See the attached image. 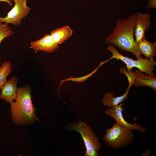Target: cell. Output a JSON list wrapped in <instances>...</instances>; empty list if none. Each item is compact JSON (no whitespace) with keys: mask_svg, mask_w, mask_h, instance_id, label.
<instances>
[{"mask_svg":"<svg viewBox=\"0 0 156 156\" xmlns=\"http://www.w3.org/2000/svg\"><path fill=\"white\" fill-rule=\"evenodd\" d=\"M137 13L124 19H118L112 32L106 39L107 44H112L121 51L133 53L137 58L142 56L134 33Z\"/></svg>","mask_w":156,"mask_h":156,"instance_id":"6da1fadb","label":"cell"},{"mask_svg":"<svg viewBox=\"0 0 156 156\" xmlns=\"http://www.w3.org/2000/svg\"><path fill=\"white\" fill-rule=\"evenodd\" d=\"M15 102L10 103L12 121L17 125H31L37 120L36 108L33 104L31 89L27 86L19 87L16 92Z\"/></svg>","mask_w":156,"mask_h":156,"instance_id":"7a4b0ae2","label":"cell"},{"mask_svg":"<svg viewBox=\"0 0 156 156\" xmlns=\"http://www.w3.org/2000/svg\"><path fill=\"white\" fill-rule=\"evenodd\" d=\"M64 128L70 131L79 132L83 140L86 151L85 156H99L98 151L100 150L99 139L93 131L92 127L81 120L65 126Z\"/></svg>","mask_w":156,"mask_h":156,"instance_id":"3957f363","label":"cell"},{"mask_svg":"<svg viewBox=\"0 0 156 156\" xmlns=\"http://www.w3.org/2000/svg\"><path fill=\"white\" fill-rule=\"evenodd\" d=\"M107 49L112 54V56L109 58L110 60L115 58L117 60H121L126 64V68L127 70H131L133 67H136L141 72L145 73L148 76H155L153 71L155 70L154 67L156 65V62L153 58L144 59L140 56L135 60L121 54L112 44L108 45Z\"/></svg>","mask_w":156,"mask_h":156,"instance_id":"277c9868","label":"cell"},{"mask_svg":"<svg viewBox=\"0 0 156 156\" xmlns=\"http://www.w3.org/2000/svg\"><path fill=\"white\" fill-rule=\"evenodd\" d=\"M133 137L132 130L122 127L116 122L112 127L106 129L103 139L110 147L117 149L131 144Z\"/></svg>","mask_w":156,"mask_h":156,"instance_id":"5b68a950","label":"cell"},{"mask_svg":"<svg viewBox=\"0 0 156 156\" xmlns=\"http://www.w3.org/2000/svg\"><path fill=\"white\" fill-rule=\"evenodd\" d=\"M12 0L15 3L14 7L8 12L6 17H2L0 16V21L1 23L18 26L20 25L21 20L29 13L31 8L27 5V0Z\"/></svg>","mask_w":156,"mask_h":156,"instance_id":"8992f818","label":"cell"},{"mask_svg":"<svg viewBox=\"0 0 156 156\" xmlns=\"http://www.w3.org/2000/svg\"><path fill=\"white\" fill-rule=\"evenodd\" d=\"M119 72L127 77L129 85H133L136 87L146 86L156 90V78L154 76H147L137 69L133 72L132 69L127 70L126 68H120Z\"/></svg>","mask_w":156,"mask_h":156,"instance_id":"52a82bcc","label":"cell"},{"mask_svg":"<svg viewBox=\"0 0 156 156\" xmlns=\"http://www.w3.org/2000/svg\"><path fill=\"white\" fill-rule=\"evenodd\" d=\"M123 105L121 103L110 108L107 109L104 113L106 115L114 118L117 123L122 127L130 129L136 130L142 133L146 131V129L137 124L136 122V120L133 124H130L125 120L122 114V112L124 110V108L122 107Z\"/></svg>","mask_w":156,"mask_h":156,"instance_id":"ba28073f","label":"cell"},{"mask_svg":"<svg viewBox=\"0 0 156 156\" xmlns=\"http://www.w3.org/2000/svg\"><path fill=\"white\" fill-rule=\"evenodd\" d=\"M30 48L34 50L36 53L40 51L50 53L58 49L59 46L53 40L51 35L47 34L36 41L31 42Z\"/></svg>","mask_w":156,"mask_h":156,"instance_id":"9c48e42d","label":"cell"},{"mask_svg":"<svg viewBox=\"0 0 156 156\" xmlns=\"http://www.w3.org/2000/svg\"><path fill=\"white\" fill-rule=\"evenodd\" d=\"M150 18L149 13L144 14L141 12L137 13L134 31L135 41L137 43L145 37V31L149 30L151 24L150 21Z\"/></svg>","mask_w":156,"mask_h":156,"instance_id":"30bf717a","label":"cell"},{"mask_svg":"<svg viewBox=\"0 0 156 156\" xmlns=\"http://www.w3.org/2000/svg\"><path fill=\"white\" fill-rule=\"evenodd\" d=\"M17 78L13 76L7 80L0 90V99L11 103L16 97Z\"/></svg>","mask_w":156,"mask_h":156,"instance_id":"8fae6325","label":"cell"},{"mask_svg":"<svg viewBox=\"0 0 156 156\" xmlns=\"http://www.w3.org/2000/svg\"><path fill=\"white\" fill-rule=\"evenodd\" d=\"M73 31L68 25L55 29L50 32L54 41L58 44H61L72 35Z\"/></svg>","mask_w":156,"mask_h":156,"instance_id":"7c38bea8","label":"cell"},{"mask_svg":"<svg viewBox=\"0 0 156 156\" xmlns=\"http://www.w3.org/2000/svg\"><path fill=\"white\" fill-rule=\"evenodd\" d=\"M131 86L129 85L125 93L120 96L114 97L113 96L114 93L108 92L105 94L102 100L103 105L107 107H111L122 103L127 98L129 90Z\"/></svg>","mask_w":156,"mask_h":156,"instance_id":"4fadbf2b","label":"cell"},{"mask_svg":"<svg viewBox=\"0 0 156 156\" xmlns=\"http://www.w3.org/2000/svg\"><path fill=\"white\" fill-rule=\"evenodd\" d=\"M140 51L148 58H153L156 53V42H148L145 37L142 38L138 43Z\"/></svg>","mask_w":156,"mask_h":156,"instance_id":"5bb4252c","label":"cell"},{"mask_svg":"<svg viewBox=\"0 0 156 156\" xmlns=\"http://www.w3.org/2000/svg\"><path fill=\"white\" fill-rule=\"evenodd\" d=\"M12 65L9 61H4L0 67V90L7 81L11 72Z\"/></svg>","mask_w":156,"mask_h":156,"instance_id":"9a60e30c","label":"cell"},{"mask_svg":"<svg viewBox=\"0 0 156 156\" xmlns=\"http://www.w3.org/2000/svg\"><path fill=\"white\" fill-rule=\"evenodd\" d=\"M14 34V32L8 26V24L0 23V44L3 39Z\"/></svg>","mask_w":156,"mask_h":156,"instance_id":"2e32d148","label":"cell"},{"mask_svg":"<svg viewBox=\"0 0 156 156\" xmlns=\"http://www.w3.org/2000/svg\"><path fill=\"white\" fill-rule=\"evenodd\" d=\"M156 0H149V2L147 8H156Z\"/></svg>","mask_w":156,"mask_h":156,"instance_id":"e0dca14e","label":"cell"},{"mask_svg":"<svg viewBox=\"0 0 156 156\" xmlns=\"http://www.w3.org/2000/svg\"><path fill=\"white\" fill-rule=\"evenodd\" d=\"M151 153L150 150L148 149H146L142 154L141 156H149Z\"/></svg>","mask_w":156,"mask_h":156,"instance_id":"ac0fdd59","label":"cell"},{"mask_svg":"<svg viewBox=\"0 0 156 156\" xmlns=\"http://www.w3.org/2000/svg\"><path fill=\"white\" fill-rule=\"evenodd\" d=\"M0 1H3L6 2L10 6H12L13 5V3L11 0H0Z\"/></svg>","mask_w":156,"mask_h":156,"instance_id":"d6986e66","label":"cell"},{"mask_svg":"<svg viewBox=\"0 0 156 156\" xmlns=\"http://www.w3.org/2000/svg\"><path fill=\"white\" fill-rule=\"evenodd\" d=\"M1 23V22L0 21V23Z\"/></svg>","mask_w":156,"mask_h":156,"instance_id":"ffe728a7","label":"cell"}]
</instances>
